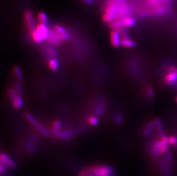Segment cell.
<instances>
[{
  "mask_svg": "<svg viewBox=\"0 0 177 176\" xmlns=\"http://www.w3.org/2000/svg\"><path fill=\"white\" fill-rule=\"evenodd\" d=\"M126 2L127 0H107L102 17L103 21L110 23L118 19L120 8Z\"/></svg>",
  "mask_w": 177,
  "mask_h": 176,
  "instance_id": "6da1fadb",
  "label": "cell"
},
{
  "mask_svg": "<svg viewBox=\"0 0 177 176\" xmlns=\"http://www.w3.org/2000/svg\"><path fill=\"white\" fill-rule=\"evenodd\" d=\"M114 170L110 166L97 164L84 168L78 176H114Z\"/></svg>",
  "mask_w": 177,
  "mask_h": 176,
  "instance_id": "7a4b0ae2",
  "label": "cell"
},
{
  "mask_svg": "<svg viewBox=\"0 0 177 176\" xmlns=\"http://www.w3.org/2000/svg\"><path fill=\"white\" fill-rule=\"evenodd\" d=\"M9 95L12 102L13 106L15 109H19L23 107L24 105L23 100L21 97V95L18 94L16 92V90L14 89H11L9 92Z\"/></svg>",
  "mask_w": 177,
  "mask_h": 176,
  "instance_id": "3957f363",
  "label": "cell"
},
{
  "mask_svg": "<svg viewBox=\"0 0 177 176\" xmlns=\"http://www.w3.org/2000/svg\"><path fill=\"white\" fill-rule=\"evenodd\" d=\"M26 118L28 119V121H29L35 127L37 128L38 131L42 135L45 136H48L49 135V132L47 131V129H46V128H44L42 124H40L38 121L31 114L27 113Z\"/></svg>",
  "mask_w": 177,
  "mask_h": 176,
  "instance_id": "277c9868",
  "label": "cell"
},
{
  "mask_svg": "<svg viewBox=\"0 0 177 176\" xmlns=\"http://www.w3.org/2000/svg\"><path fill=\"white\" fill-rule=\"evenodd\" d=\"M121 34L120 31L117 29H114L111 32L110 35V40H111V44L115 48H119L120 46L121 42Z\"/></svg>",
  "mask_w": 177,
  "mask_h": 176,
  "instance_id": "5b68a950",
  "label": "cell"
},
{
  "mask_svg": "<svg viewBox=\"0 0 177 176\" xmlns=\"http://www.w3.org/2000/svg\"><path fill=\"white\" fill-rule=\"evenodd\" d=\"M24 17L26 23L28 26V30L29 32L32 34L36 29V26H35L34 19H33V13H32L31 11H27L25 12Z\"/></svg>",
  "mask_w": 177,
  "mask_h": 176,
  "instance_id": "8992f818",
  "label": "cell"
},
{
  "mask_svg": "<svg viewBox=\"0 0 177 176\" xmlns=\"http://www.w3.org/2000/svg\"><path fill=\"white\" fill-rule=\"evenodd\" d=\"M163 82L167 85L177 87V74L175 73L167 72L164 77Z\"/></svg>",
  "mask_w": 177,
  "mask_h": 176,
  "instance_id": "52a82bcc",
  "label": "cell"
},
{
  "mask_svg": "<svg viewBox=\"0 0 177 176\" xmlns=\"http://www.w3.org/2000/svg\"><path fill=\"white\" fill-rule=\"evenodd\" d=\"M167 2L162 1L153 7V13L158 16L165 15L169 11V7L167 5Z\"/></svg>",
  "mask_w": 177,
  "mask_h": 176,
  "instance_id": "ba28073f",
  "label": "cell"
},
{
  "mask_svg": "<svg viewBox=\"0 0 177 176\" xmlns=\"http://www.w3.org/2000/svg\"><path fill=\"white\" fill-rule=\"evenodd\" d=\"M36 29L41 34L44 40H47L49 37L50 36L49 33V29L47 25L40 23L36 26Z\"/></svg>",
  "mask_w": 177,
  "mask_h": 176,
  "instance_id": "9c48e42d",
  "label": "cell"
},
{
  "mask_svg": "<svg viewBox=\"0 0 177 176\" xmlns=\"http://www.w3.org/2000/svg\"><path fill=\"white\" fill-rule=\"evenodd\" d=\"M1 164L7 166L8 168H14L16 166V164L14 161L5 153L1 155Z\"/></svg>",
  "mask_w": 177,
  "mask_h": 176,
  "instance_id": "30bf717a",
  "label": "cell"
},
{
  "mask_svg": "<svg viewBox=\"0 0 177 176\" xmlns=\"http://www.w3.org/2000/svg\"><path fill=\"white\" fill-rule=\"evenodd\" d=\"M53 30L57 31L59 35H61L63 38H64L65 40H70V35L67 33L66 29L63 28L62 26L58 25H55L53 26Z\"/></svg>",
  "mask_w": 177,
  "mask_h": 176,
  "instance_id": "8fae6325",
  "label": "cell"
},
{
  "mask_svg": "<svg viewBox=\"0 0 177 176\" xmlns=\"http://www.w3.org/2000/svg\"><path fill=\"white\" fill-rule=\"evenodd\" d=\"M121 46H123L125 48H133L136 46V42L132 41L130 38H122L121 42H120Z\"/></svg>",
  "mask_w": 177,
  "mask_h": 176,
  "instance_id": "7c38bea8",
  "label": "cell"
},
{
  "mask_svg": "<svg viewBox=\"0 0 177 176\" xmlns=\"http://www.w3.org/2000/svg\"><path fill=\"white\" fill-rule=\"evenodd\" d=\"M155 128H156L157 131L160 135V138H162L166 137V135L163 131V125H162V121L160 120V119L156 118L155 120Z\"/></svg>",
  "mask_w": 177,
  "mask_h": 176,
  "instance_id": "4fadbf2b",
  "label": "cell"
},
{
  "mask_svg": "<svg viewBox=\"0 0 177 176\" xmlns=\"http://www.w3.org/2000/svg\"><path fill=\"white\" fill-rule=\"evenodd\" d=\"M155 128V120L150 121L147 124L146 128H145L143 131L144 135L146 136H148L151 134V132L152 131L153 129Z\"/></svg>",
  "mask_w": 177,
  "mask_h": 176,
  "instance_id": "5bb4252c",
  "label": "cell"
},
{
  "mask_svg": "<svg viewBox=\"0 0 177 176\" xmlns=\"http://www.w3.org/2000/svg\"><path fill=\"white\" fill-rule=\"evenodd\" d=\"M124 27L125 28H130L135 24L136 19L132 16L123 18Z\"/></svg>",
  "mask_w": 177,
  "mask_h": 176,
  "instance_id": "9a60e30c",
  "label": "cell"
},
{
  "mask_svg": "<svg viewBox=\"0 0 177 176\" xmlns=\"http://www.w3.org/2000/svg\"><path fill=\"white\" fill-rule=\"evenodd\" d=\"M33 40L35 41L37 43H41L44 40L42 37L41 34L38 32L36 29H35V31H33L31 34Z\"/></svg>",
  "mask_w": 177,
  "mask_h": 176,
  "instance_id": "2e32d148",
  "label": "cell"
},
{
  "mask_svg": "<svg viewBox=\"0 0 177 176\" xmlns=\"http://www.w3.org/2000/svg\"><path fill=\"white\" fill-rule=\"evenodd\" d=\"M13 72L14 76L16 77L18 81L20 82H22L23 80V76L20 68L18 66H15L13 69Z\"/></svg>",
  "mask_w": 177,
  "mask_h": 176,
  "instance_id": "e0dca14e",
  "label": "cell"
},
{
  "mask_svg": "<svg viewBox=\"0 0 177 176\" xmlns=\"http://www.w3.org/2000/svg\"><path fill=\"white\" fill-rule=\"evenodd\" d=\"M55 135L59 138H70L72 136V133L70 131H59Z\"/></svg>",
  "mask_w": 177,
  "mask_h": 176,
  "instance_id": "ac0fdd59",
  "label": "cell"
},
{
  "mask_svg": "<svg viewBox=\"0 0 177 176\" xmlns=\"http://www.w3.org/2000/svg\"><path fill=\"white\" fill-rule=\"evenodd\" d=\"M145 94H146V97L148 100L151 101L153 99L154 97V90L153 89V88L149 86L147 87L145 91Z\"/></svg>",
  "mask_w": 177,
  "mask_h": 176,
  "instance_id": "d6986e66",
  "label": "cell"
},
{
  "mask_svg": "<svg viewBox=\"0 0 177 176\" xmlns=\"http://www.w3.org/2000/svg\"><path fill=\"white\" fill-rule=\"evenodd\" d=\"M49 67L52 70H56L59 68V62L56 59H51L49 61Z\"/></svg>",
  "mask_w": 177,
  "mask_h": 176,
  "instance_id": "ffe728a7",
  "label": "cell"
},
{
  "mask_svg": "<svg viewBox=\"0 0 177 176\" xmlns=\"http://www.w3.org/2000/svg\"><path fill=\"white\" fill-rule=\"evenodd\" d=\"M49 33L50 36L59 40V41H63L64 40H65L64 38H63L61 35H59L57 31H56L53 29H49Z\"/></svg>",
  "mask_w": 177,
  "mask_h": 176,
  "instance_id": "44dd1931",
  "label": "cell"
},
{
  "mask_svg": "<svg viewBox=\"0 0 177 176\" xmlns=\"http://www.w3.org/2000/svg\"><path fill=\"white\" fill-rule=\"evenodd\" d=\"M38 19L40 23L47 25L48 22V18L47 14L44 12H40L38 14Z\"/></svg>",
  "mask_w": 177,
  "mask_h": 176,
  "instance_id": "7402d4cb",
  "label": "cell"
},
{
  "mask_svg": "<svg viewBox=\"0 0 177 176\" xmlns=\"http://www.w3.org/2000/svg\"><path fill=\"white\" fill-rule=\"evenodd\" d=\"M61 126V123L60 121L57 120L53 122L52 125V128H53V131H54V134H56L60 131Z\"/></svg>",
  "mask_w": 177,
  "mask_h": 176,
  "instance_id": "603a6c76",
  "label": "cell"
},
{
  "mask_svg": "<svg viewBox=\"0 0 177 176\" xmlns=\"http://www.w3.org/2000/svg\"><path fill=\"white\" fill-rule=\"evenodd\" d=\"M48 42L49 43L51 44L52 45H56V46H58L60 45V41H59V40L54 38L51 36H49V37L48 38V40H47Z\"/></svg>",
  "mask_w": 177,
  "mask_h": 176,
  "instance_id": "cb8c5ba5",
  "label": "cell"
},
{
  "mask_svg": "<svg viewBox=\"0 0 177 176\" xmlns=\"http://www.w3.org/2000/svg\"><path fill=\"white\" fill-rule=\"evenodd\" d=\"M47 50L49 53V54L51 55H52V57H57V54L56 52L55 49L53 48L52 46H48L47 47Z\"/></svg>",
  "mask_w": 177,
  "mask_h": 176,
  "instance_id": "d4e9b609",
  "label": "cell"
},
{
  "mask_svg": "<svg viewBox=\"0 0 177 176\" xmlns=\"http://www.w3.org/2000/svg\"><path fill=\"white\" fill-rule=\"evenodd\" d=\"M169 144L172 146H177V137L174 136H171L169 137Z\"/></svg>",
  "mask_w": 177,
  "mask_h": 176,
  "instance_id": "484cf974",
  "label": "cell"
},
{
  "mask_svg": "<svg viewBox=\"0 0 177 176\" xmlns=\"http://www.w3.org/2000/svg\"><path fill=\"white\" fill-rule=\"evenodd\" d=\"M88 122L91 125H96L97 124L99 120L98 118L96 117L95 116H92L89 118L88 119Z\"/></svg>",
  "mask_w": 177,
  "mask_h": 176,
  "instance_id": "4316f807",
  "label": "cell"
},
{
  "mask_svg": "<svg viewBox=\"0 0 177 176\" xmlns=\"http://www.w3.org/2000/svg\"><path fill=\"white\" fill-rule=\"evenodd\" d=\"M14 89H15L16 92L18 94L21 95L23 93V90H22V87H21V85H20L19 83H17L15 84V85H14Z\"/></svg>",
  "mask_w": 177,
  "mask_h": 176,
  "instance_id": "83f0119b",
  "label": "cell"
},
{
  "mask_svg": "<svg viewBox=\"0 0 177 176\" xmlns=\"http://www.w3.org/2000/svg\"><path fill=\"white\" fill-rule=\"evenodd\" d=\"M168 72L175 73L177 74V67L175 66L169 65L167 67Z\"/></svg>",
  "mask_w": 177,
  "mask_h": 176,
  "instance_id": "f1b7e54d",
  "label": "cell"
},
{
  "mask_svg": "<svg viewBox=\"0 0 177 176\" xmlns=\"http://www.w3.org/2000/svg\"><path fill=\"white\" fill-rule=\"evenodd\" d=\"M115 120H116V122H117L118 124H120V123L122 122V121H123V118H122V116H121V115H118V116L116 117Z\"/></svg>",
  "mask_w": 177,
  "mask_h": 176,
  "instance_id": "f546056e",
  "label": "cell"
},
{
  "mask_svg": "<svg viewBox=\"0 0 177 176\" xmlns=\"http://www.w3.org/2000/svg\"><path fill=\"white\" fill-rule=\"evenodd\" d=\"M170 0H162V1L163 2H169Z\"/></svg>",
  "mask_w": 177,
  "mask_h": 176,
  "instance_id": "4dcf8cb0",
  "label": "cell"
},
{
  "mask_svg": "<svg viewBox=\"0 0 177 176\" xmlns=\"http://www.w3.org/2000/svg\"><path fill=\"white\" fill-rule=\"evenodd\" d=\"M85 1H86L87 2H91L92 0H85Z\"/></svg>",
  "mask_w": 177,
  "mask_h": 176,
  "instance_id": "1f68e13d",
  "label": "cell"
},
{
  "mask_svg": "<svg viewBox=\"0 0 177 176\" xmlns=\"http://www.w3.org/2000/svg\"><path fill=\"white\" fill-rule=\"evenodd\" d=\"M146 1H149H149H150L151 0H146Z\"/></svg>",
  "mask_w": 177,
  "mask_h": 176,
  "instance_id": "d6a6232c",
  "label": "cell"
},
{
  "mask_svg": "<svg viewBox=\"0 0 177 176\" xmlns=\"http://www.w3.org/2000/svg\"><path fill=\"white\" fill-rule=\"evenodd\" d=\"M176 102H177V98H176Z\"/></svg>",
  "mask_w": 177,
  "mask_h": 176,
  "instance_id": "836d02e7",
  "label": "cell"
}]
</instances>
